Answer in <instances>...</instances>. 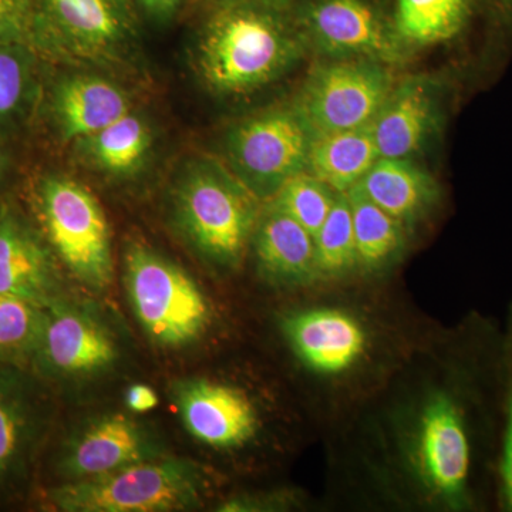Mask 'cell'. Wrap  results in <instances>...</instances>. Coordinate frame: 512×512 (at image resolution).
Masks as SVG:
<instances>
[{
  "label": "cell",
  "mask_w": 512,
  "mask_h": 512,
  "mask_svg": "<svg viewBox=\"0 0 512 512\" xmlns=\"http://www.w3.org/2000/svg\"><path fill=\"white\" fill-rule=\"evenodd\" d=\"M309 57L291 10L220 3L210 5L195 66L214 96L244 99L284 79Z\"/></svg>",
  "instance_id": "1"
},
{
  "label": "cell",
  "mask_w": 512,
  "mask_h": 512,
  "mask_svg": "<svg viewBox=\"0 0 512 512\" xmlns=\"http://www.w3.org/2000/svg\"><path fill=\"white\" fill-rule=\"evenodd\" d=\"M407 67L436 57L461 87L480 83L512 49V0H390Z\"/></svg>",
  "instance_id": "2"
},
{
  "label": "cell",
  "mask_w": 512,
  "mask_h": 512,
  "mask_svg": "<svg viewBox=\"0 0 512 512\" xmlns=\"http://www.w3.org/2000/svg\"><path fill=\"white\" fill-rule=\"evenodd\" d=\"M261 202L217 158H192L175 185V215L181 231L204 258L228 268L244 258Z\"/></svg>",
  "instance_id": "3"
},
{
  "label": "cell",
  "mask_w": 512,
  "mask_h": 512,
  "mask_svg": "<svg viewBox=\"0 0 512 512\" xmlns=\"http://www.w3.org/2000/svg\"><path fill=\"white\" fill-rule=\"evenodd\" d=\"M313 134L292 100L249 114L228 128L222 161L261 201L308 171Z\"/></svg>",
  "instance_id": "4"
},
{
  "label": "cell",
  "mask_w": 512,
  "mask_h": 512,
  "mask_svg": "<svg viewBox=\"0 0 512 512\" xmlns=\"http://www.w3.org/2000/svg\"><path fill=\"white\" fill-rule=\"evenodd\" d=\"M35 207L47 241L83 284L103 289L113 279L109 222L92 191L62 174L37 180Z\"/></svg>",
  "instance_id": "5"
},
{
  "label": "cell",
  "mask_w": 512,
  "mask_h": 512,
  "mask_svg": "<svg viewBox=\"0 0 512 512\" xmlns=\"http://www.w3.org/2000/svg\"><path fill=\"white\" fill-rule=\"evenodd\" d=\"M40 56L77 66L113 67L136 49L133 0H37Z\"/></svg>",
  "instance_id": "6"
},
{
  "label": "cell",
  "mask_w": 512,
  "mask_h": 512,
  "mask_svg": "<svg viewBox=\"0 0 512 512\" xmlns=\"http://www.w3.org/2000/svg\"><path fill=\"white\" fill-rule=\"evenodd\" d=\"M313 60L365 59L403 70L390 0H296L291 9Z\"/></svg>",
  "instance_id": "7"
},
{
  "label": "cell",
  "mask_w": 512,
  "mask_h": 512,
  "mask_svg": "<svg viewBox=\"0 0 512 512\" xmlns=\"http://www.w3.org/2000/svg\"><path fill=\"white\" fill-rule=\"evenodd\" d=\"M467 404L456 393L436 392L424 403L414 436V466L424 487L457 511L474 505L476 441Z\"/></svg>",
  "instance_id": "8"
},
{
  "label": "cell",
  "mask_w": 512,
  "mask_h": 512,
  "mask_svg": "<svg viewBox=\"0 0 512 512\" xmlns=\"http://www.w3.org/2000/svg\"><path fill=\"white\" fill-rule=\"evenodd\" d=\"M400 70L365 59L315 60L292 97L313 137L372 123Z\"/></svg>",
  "instance_id": "9"
},
{
  "label": "cell",
  "mask_w": 512,
  "mask_h": 512,
  "mask_svg": "<svg viewBox=\"0 0 512 512\" xmlns=\"http://www.w3.org/2000/svg\"><path fill=\"white\" fill-rule=\"evenodd\" d=\"M131 305L151 339L183 346L202 335L210 323V305L187 272L143 245L126 255Z\"/></svg>",
  "instance_id": "10"
},
{
  "label": "cell",
  "mask_w": 512,
  "mask_h": 512,
  "mask_svg": "<svg viewBox=\"0 0 512 512\" xmlns=\"http://www.w3.org/2000/svg\"><path fill=\"white\" fill-rule=\"evenodd\" d=\"M197 473L180 461L130 464L104 476L53 491L62 511L154 512L190 507L198 498Z\"/></svg>",
  "instance_id": "11"
},
{
  "label": "cell",
  "mask_w": 512,
  "mask_h": 512,
  "mask_svg": "<svg viewBox=\"0 0 512 512\" xmlns=\"http://www.w3.org/2000/svg\"><path fill=\"white\" fill-rule=\"evenodd\" d=\"M461 86L441 70L399 74L372 121L380 157L421 160L443 138Z\"/></svg>",
  "instance_id": "12"
},
{
  "label": "cell",
  "mask_w": 512,
  "mask_h": 512,
  "mask_svg": "<svg viewBox=\"0 0 512 512\" xmlns=\"http://www.w3.org/2000/svg\"><path fill=\"white\" fill-rule=\"evenodd\" d=\"M284 332L303 365L325 376L342 375L356 366L369 342L355 316L333 308L293 313L285 319Z\"/></svg>",
  "instance_id": "13"
},
{
  "label": "cell",
  "mask_w": 512,
  "mask_h": 512,
  "mask_svg": "<svg viewBox=\"0 0 512 512\" xmlns=\"http://www.w3.org/2000/svg\"><path fill=\"white\" fill-rule=\"evenodd\" d=\"M133 110L130 94L100 74H64L49 92V114L57 137L76 143Z\"/></svg>",
  "instance_id": "14"
},
{
  "label": "cell",
  "mask_w": 512,
  "mask_h": 512,
  "mask_svg": "<svg viewBox=\"0 0 512 512\" xmlns=\"http://www.w3.org/2000/svg\"><path fill=\"white\" fill-rule=\"evenodd\" d=\"M178 406L195 439L215 448L244 446L258 430V414L247 394L227 384L185 383Z\"/></svg>",
  "instance_id": "15"
},
{
  "label": "cell",
  "mask_w": 512,
  "mask_h": 512,
  "mask_svg": "<svg viewBox=\"0 0 512 512\" xmlns=\"http://www.w3.org/2000/svg\"><path fill=\"white\" fill-rule=\"evenodd\" d=\"M357 187L409 234L433 214L443 198L437 178L412 158L380 157Z\"/></svg>",
  "instance_id": "16"
},
{
  "label": "cell",
  "mask_w": 512,
  "mask_h": 512,
  "mask_svg": "<svg viewBox=\"0 0 512 512\" xmlns=\"http://www.w3.org/2000/svg\"><path fill=\"white\" fill-rule=\"evenodd\" d=\"M256 264L268 281L301 286L318 278L313 237L272 202H266L251 239Z\"/></svg>",
  "instance_id": "17"
},
{
  "label": "cell",
  "mask_w": 512,
  "mask_h": 512,
  "mask_svg": "<svg viewBox=\"0 0 512 512\" xmlns=\"http://www.w3.org/2000/svg\"><path fill=\"white\" fill-rule=\"evenodd\" d=\"M52 288L50 249L12 208H0V293L45 306Z\"/></svg>",
  "instance_id": "18"
},
{
  "label": "cell",
  "mask_w": 512,
  "mask_h": 512,
  "mask_svg": "<svg viewBox=\"0 0 512 512\" xmlns=\"http://www.w3.org/2000/svg\"><path fill=\"white\" fill-rule=\"evenodd\" d=\"M36 355L57 372L84 373L110 365L116 348L109 335L82 313L50 306Z\"/></svg>",
  "instance_id": "19"
},
{
  "label": "cell",
  "mask_w": 512,
  "mask_h": 512,
  "mask_svg": "<svg viewBox=\"0 0 512 512\" xmlns=\"http://www.w3.org/2000/svg\"><path fill=\"white\" fill-rule=\"evenodd\" d=\"M372 123L313 138L308 173L336 192L356 187L379 160Z\"/></svg>",
  "instance_id": "20"
},
{
  "label": "cell",
  "mask_w": 512,
  "mask_h": 512,
  "mask_svg": "<svg viewBox=\"0 0 512 512\" xmlns=\"http://www.w3.org/2000/svg\"><path fill=\"white\" fill-rule=\"evenodd\" d=\"M143 457V437L136 424L124 417H109L74 444L66 468L70 476L92 478L138 463Z\"/></svg>",
  "instance_id": "21"
},
{
  "label": "cell",
  "mask_w": 512,
  "mask_h": 512,
  "mask_svg": "<svg viewBox=\"0 0 512 512\" xmlns=\"http://www.w3.org/2000/svg\"><path fill=\"white\" fill-rule=\"evenodd\" d=\"M87 164L113 177L136 174L153 147V130L140 114H124L92 136L76 141Z\"/></svg>",
  "instance_id": "22"
},
{
  "label": "cell",
  "mask_w": 512,
  "mask_h": 512,
  "mask_svg": "<svg viewBox=\"0 0 512 512\" xmlns=\"http://www.w3.org/2000/svg\"><path fill=\"white\" fill-rule=\"evenodd\" d=\"M355 231L357 269L379 272L399 261L409 242V231L360 190L346 192Z\"/></svg>",
  "instance_id": "23"
},
{
  "label": "cell",
  "mask_w": 512,
  "mask_h": 512,
  "mask_svg": "<svg viewBox=\"0 0 512 512\" xmlns=\"http://www.w3.org/2000/svg\"><path fill=\"white\" fill-rule=\"evenodd\" d=\"M40 59L28 46L0 42V127L22 123L35 109Z\"/></svg>",
  "instance_id": "24"
},
{
  "label": "cell",
  "mask_w": 512,
  "mask_h": 512,
  "mask_svg": "<svg viewBox=\"0 0 512 512\" xmlns=\"http://www.w3.org/2000/svg\"><path fill=\"white\" fill-rule=\"evenodd\" d=\"M313 241L319 279L342 278L357 269L355 231L346 192H340Z\"/></svg>",
  "instance_id": "25"
},
{
  "label": "cell",
  "mask_w": 512,
  "mask_h": 512,
  "mask_svg": "<svg viewBox=\"0 0 512 512\" xmlns=\"http://www.w3.org/2000/svg\"><path fill=\"white\" fill-rule=\"evenodd\" d=\"M45 322V306L0 293V360L37 353Z\"/></svg>",
  "instance_id": "26"
},
{
  "label": "cell",
  "mask_w": 512,
  "mask_h": 512,
  "mask_svg": "<svg viewBox=\"0 0 512 512\" xmlns=\"http://www.w3.org/2000/svg\"><path fill=\"white\" fill-rule=\"evenodd\" d=\"M339 194L306 171L291 178L269 202L281 208L315 237Z\"/></svg>",
  "instance_id": "27"
},
{
  "label": "cell",
  "mask_w": 512,
  "mask_h": 512,
  "mask_svg": "<svg viewBox=\"0 0 512 512\" xmlns=\"http://www.w3.org/2000/svg\"><path fill=\"white\" fill-rule=\"evenodd\" d=\"M29 433L26 403L18 389L0 377V481L19 467Z\"/></svg>",
  "instance_id": "28"
},
{
  "label": "cell",
  "mask_w": 512,
  "mask_h": 512,
  "mask_svg": "<svg viewBox=\"0 0 512 512\" xmlns=\"http://www.w3.org/2000/svg\"><path fill=\"white\" fill-rule=\"evenodd\" d=\"M0 42L28 46L40 56L37 0H0Z\"/></svg>",
  "instance_id": "29"
},
{
  "label": "cell",
  "mask_w": 512,
  "mask_h": 512,
  "mask_svg": "<svg viewBox=\"0 0 512 512\" xmlns=\"http://www.w3.org/2000/svg\"><path fill=\"white\" fill-rule=\"evenodd\" d=\"M504 359V424L498 457V487L501 507L512 512V319Z\"/></svg>",
  "instance_id": "30"
},
{
  "label": "cell",
  "mask_w": 512,
  "mask_h": 512,
  "mask_svg": "<svg viewBox=\"0 0 512 512\" xmlns=\"http://www.w3.org/2000/svg\"><path fill=\"white\" fill-rule=\"evenodd\" d=\"M128 406L136 412H147L157 406L158 399L156 393L147 386H133L128 392Z\"/></svg>",
  "instance_id": "31"
},
{
  "label": "cell",
  "mask_w": 512,
  "mask_h": 512,
  "mask_svg": "<svg viewBox=\"0 0 512 512\" xmlns=\"http://www.w3.org/2000/svg\"><path fill=\"white\" fill-rule=\"evenodd\" d=\"M138 2L154 18L168 19L174 15L183 0H138Z\"/></svg>",
  "instance_id": "32"
},
{
  "label": "cell",
  "mask_w": 512,
  "mask_h": 512,
  "mask_svg": "<svg viewBox=\"0 0 512 512\" xmlns=\"http://www.w3.org/2000/svg\"><path fill=\"white\" fill-rule=\"evenodd\" d=\"M210 5L220 3H244V5L264 6V8L291 10L296 0H207Z\"/></svg>",
  "instance_id": "33"
},
{
  "label": "cell",
  "mask_w": 512,
  "mask_h": 512,
  "mask_svg": "<svg viewBox=\"0 0 512 512\" xmlns=\"http://www.w3.org/2000/svg\"><path fill=\"white\" fill-rule=\"evenodd\" d=\"M6 168V157L5 154H3V151L0 150V177H2L3 171H5Z\"/></svg>",
  "instance_id": "34"
}]
</instances>
